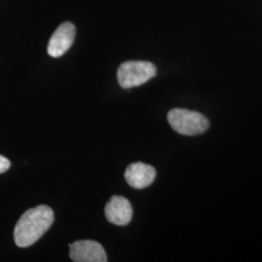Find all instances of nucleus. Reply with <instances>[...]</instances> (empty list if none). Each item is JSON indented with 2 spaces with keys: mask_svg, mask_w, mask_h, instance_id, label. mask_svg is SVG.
Here are the masks:
<instances>
[{
  "mask_svg": "<svg viewBox=\"0 0 262 262\" xmlns=\"http://www.w3.org/2000/svg\"><path fill=\"white\" fill-rule=\"evenodd\" d=\"M54 219L53 210L46 205L29 209L19 217L16 225L15 243L19 248H28L37 242L53 225Z\"/></svg>",
  "mask_w": 262,
  "mask_h": 262,
  "instance_id": "nucleus-1",
  "label": "nucleus"
},
{
  "mask_svg": "<svg viewBox=\"0 0 262 262\" xmlns=\"http://www.w3.org/2000/svg\"><path fill=\"white\" fill-rule=\"evenodd\" d=\"M167 120L174 130L186 136L199 135L209 128V121L204 115L186 109H172Z\"/></svg>",
  "mask_w": 262,
  "mask_h": 262,
  "instance_id": "nucleus-2",
  "label": "nucleus"
},
{
  "mask_svg": "<svg viewBox=\"0 0 262 262\" xmlns=\"http://www.w3.org/2000/svg\"><path fill=\"white\" fill-rule=\"evenodd\" d=\"M157 74L151 62L131 60L123 62L118 69V82L122 89H130L147 83Z\"/></svg>",
  "mask_w": 262,
  "mask_h": 262,
  "instance_id": "nucleus-3",
  "label": "nucleus"
},
{
  "mask_svg": "<svg viewBox=\"0 0 262 262\" xmlns=\"http://www.w3.org/2000/svg\"><path fill=\"white\" fill-rule=\"evenodd\" d=\"M70 258L75 262H106L103 247L93 240H81L69 244Z\"/></svg>",
  "mask_w": 262,
  "mask_h": 262,
  "instance_id": "nucleus-4",
  "label": "nucleus"
},
{
  "mask_svg": "<svg viewBox=\"0 0 262 262\" xmlns=\"http://www.w3.org/2000/svg\"><path fill=\"white\" fill-rule=\"evenodd\" d=\"M75 35V26L72 23L66 21L61 24L49 41L48 54L53 57H59L64 55L72 46Z\"/></svg>",
  "mask_w": 262,
  "mask_h": 262,
  "instance_id": "nucleus-5",
  "label": "nucleus"
},
{
  "mask_svg": "<svg viewBox=\"0 0 262 262\" xmlns=\"http://www.w3.org/2000/svg\"><path fill=\"white\" fill-rule=\"evenodd\" d=\"M130 202L123 196L114 195L105 206V216L113 225L124 226L130 223L132 219Z\"/></svg>",
  "mask_w": 262,
  "mask_h": 262,
  "instance_id": "nucleus-6",
  "label": "nucleus"
},
{
  "mask_svg": "<svg viewBox=\"0 0 262 262\" xmlns=\"http://www.w3.org/2000/svg\"><path fill=\"white\" fill-rule=\"evenodd\" d=\"M156 169L143 162L131 163L124 172V178L133 188L142 189L150 186L156 179Z\"/></svg>",
  "mask_w": 262,
  "mask_h": 262,
  "instance_id": "nucleus-7",
  "label": "nucleus"
},
{
  "mask_svg": "<svg viewBox=\"0 0 262 262\" xmlns=\"http://www.w3.org/2000/svg\"><path fill=\"white\" fill-rule=\"evenodd\" d=\"M10 166H11V162L9 159L0 155V174L6 172L10 168Z\"/></svg>",
  "mask_w": 262,
  "mask_h": 262,
  "instance_id": "nucleus-8",
  "label": "nucleus"
}]
</instances>
